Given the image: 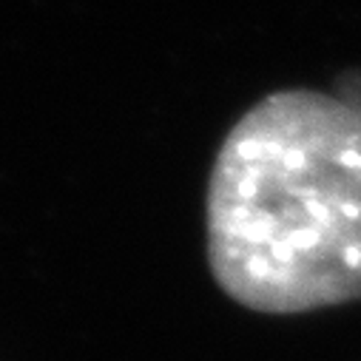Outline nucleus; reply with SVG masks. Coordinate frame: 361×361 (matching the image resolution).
<instances>
[{
    "label": "nucleus",
    "instance_id": "f257e3e1",
    "mask_svg": "<svg viewBox=\"0 0 361 361\" xmlns=\"http://www.w3.org/2000/svg\"><path fill=\"white\" fill-rule=\"evenodd\" d=\"M205 228L211 276L247 310L361 299V109L307 88L256 103L216 151Z\"/></svg>",
    "mask_w": 361,
    "mask_h": 361
}]
</instances>
